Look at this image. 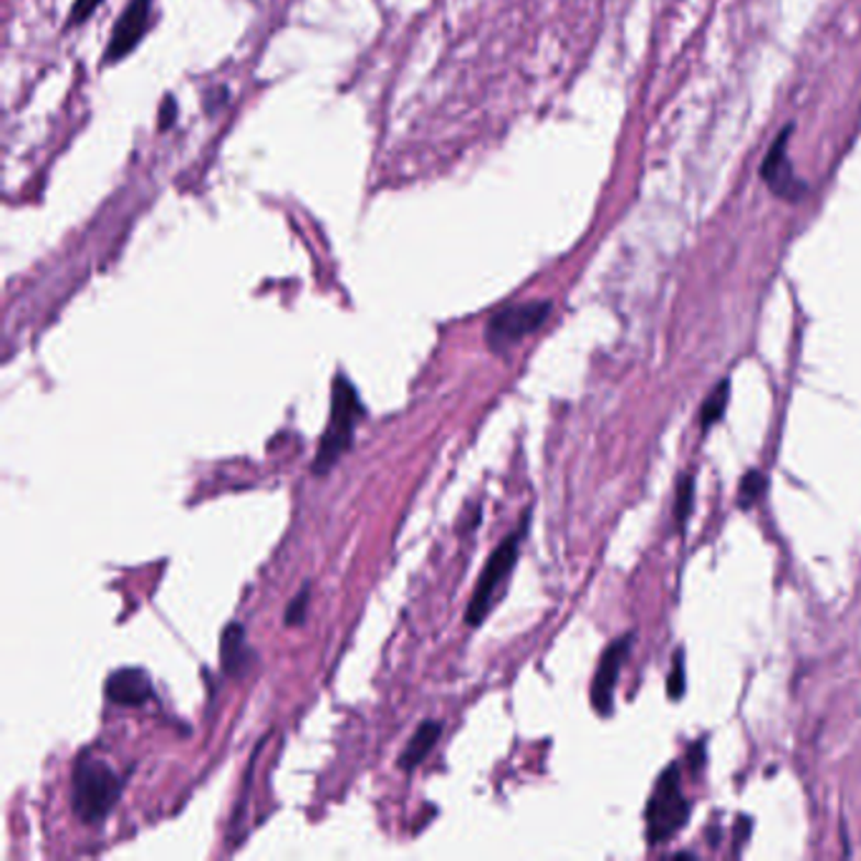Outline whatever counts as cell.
I'll return each mask as SVG.
<instances>
[{
    "label": "cell",
    "mask_w": 861,
    "mask_h": 861,
    "mask_svg": "<svg viewBox=\"0 0 861 861\" xmlns=\"http://www.w3.org/2000/svg\"><path fill=\"white\" fill-rule=\"evenodd\" d=\"M631 645H635V635H624L614 639L610 647L604 649L602 662H599L594 672V682H591V707L602 715L610 717L614 713V690L619 682V674L624 664L629 660Z\"/></svg>",
    "instance_id": "52a82bcc"
},
{
    "label": "cell",
    "mask_w": 861,
    "mask_h": 861,
    "mask_svg": "<svg viewBox=\"0 0 861 861\" xmlns=\"http://www.w3.org/2000/svg\"><path fill=\"white\" fill-rule=\"evenodd\" d=\"M687 664H685V649H678L672 657V670L667 674V697L674 700V703H680L682 697H685V687H687Z\"/></svg>",
    "instance_id": "5bb4252c"
},
{
    "label": "cell",
    "mask_w": 861,
    "mask_h": 861,
    "mask_svg": "<svg viewBox=\"0 0 861 861\" xmlns=\"http://www.w3.org/2000/svg\"><path fill=\"white\" fill-rule=\"evenodd\" d=\"M690 808V801L682 791L680 765L670 763L657 779L645 808L649 847H662L672 837H678V831L685 829Z\"/></svg>",
    "instance_id": "277c9868"
},
{
    "label": "cell",
    "mask_w": 861,
    "mask_h": 861,
    "mask_svg": "<svg viewBox=\"0 0 861 861\" xmlns=\"http://www.w3.org/2000/svg\"><path fill=\"white\" fill-rule=\"evenodd\" d=\"M124 783L104 758L81 753L71 773V808L81 824L94 826L114 812Z\"/></svg>",
    "instance_id": "6da1fadb"
},
{
    "label": "cell",
    "mask_w": 861,
    "mask_h": 861,
    "mask_svg": "<svg viewBox=\"0 0 861 861\" xmlns=\"http://www.w3.org/2000/svg\"><path fill=\"white\" fill-rule=\"evenodd\" d=\"M692 505H695V480H692V476H682L678 483V495H674V523L680 528H685Z\"/></svg>",
    "instance_id": "9a60e30c"
},
{
    "label": "cell",
    "mask_w": 861,
    "mask_h": 861,
    "mask_svg": "<svg viewBox=\"0 0 861 861\" xmlns=\"http://www.w3.org/2000/svg\"><path fill=\"white\" fill-rule=\"evenodd\" d=\"M152 13V0H132L126 5V11L116 21L112 38H109L107 62H120L126 54H132L134 46L139 44V38L147 33Z\"/></svg>",
    "instance_id": "ba28073f"
},
{
    "label": "cell",
    "mask_w": 861,
    "mask_h": 861,
    "mask_svg": "<svg viewBox=\"0 0 861 861\" xmlns=\"http://www.w3.org/2000/svg\"><path fill=\"white\" fill-rule=\"evenodd\" d=\"M728 404H730V379H723V382L705 396L703 407H700L697 422H700V427H703V433H707V429L717 425V422L725 417Z\"/></svg>",
    "instance_id": "7c38bea8"
},
{
    "label": "cell",
    "mask_w": 861,
    "mask_h": 861,
    "mask_svg": "<svg viewBox=\"0 0 861 861\" xmlns=\"http://www.w3.org/2000/svg\"><path fill=\"white\" fill-rule=\"evenodd\" d=\"M768 491V478L763 476L761 470H748L746 476L740 480V488H738V505L742 511L753 508V505L761 501Z\"/></svg>",
    "instance_id": "4fadbf2b"
},
{
    "label": "cell",
    "mask_w": 861,
    "mask_h": 861,
    "mask_svg": "<svg viewBox=\"0 0 861 861\" xmlns=\"http://www.w3.org/2000/svg\"><path fill=\"white\" fill-rule=\"evenodd\" d=\"M177 120V104L172 97H165L163 107H159V130H170Z\"/></svg>",
    "instance_id": "ac0fdd59"
},
{
    "label": "cell",
    "mask_w": 861,
    "mask_h": 861,
    "mask_svg": "<svg viewBox=\"0 0 861 861\" xmlns=\"http://www.w3.org/2000/svg\"><path fill=\"white\" fill-rule=\"evenodd\" d=\"M309 604H311V586H303L299 594L291 599V604L286 606V614H283V624L286 627H299L306 619V612H309Z\"/></svg>",
    "instance_id": "2e32d148"
},
{
    "label": "cell",
    "mask_w": 861,
    "mask_h": 861,
    "mask_svg": "<svg viewBox=\"0 0 861 861\" xmlns=\"http://www.w3.org/2000/svg\"><path fill=\"white\" fill-rule=\"evenodd\" d=\"M443 736V723L437 720H425L420 723V728L415 730V736L410 738L407 748L402 750L400 756V768L402 771H415L417 765L425 763V758L433 753V748L437 746V740Z\"/></svg>",
    "instance_id": "8fae6325"
},
{
    "label": "cell",
    "mask_w": 861,
    "mask_h": 861,
    "mask_svg": "<svg viewBox=\"0 0 861 861\" xmlns=\"http://www.w3.org/2000/svg\"><path fill=\"white\" fill-rule=\"evenodd\" d=\"M104 692L107 700H112L114 705L142 707L155 695V687H152V680L145 670H139V667H122V670L109 674Z\"/></svg>",
    "instance_id": "9c48e42d"
},
{
    "label": "cell",
    "mask_w": 861,
    "mask_h": 861,
    "mask_svg": "<svg viewBox=\"0 0 861 861\" xmlns=\"http://www.w3.org/2000/svg\"><path fill=\"white\" fill-rule=\"evenodd\" d=\"M554 303L551 301H526L513 303L495 311L485 326V342L493 351H505L513 344H518L526 336L536 334L541 328L548 316H551Z\"/></svg>",
    "instance_id": "5b68a950"
},
{
    "label": "cell",
    "mask_w": 861,
    "mask_h": 861,
    "mask_svg": "<svg viewBox=\"0 0 861 861\" xmlns=\"http://www.w3.org/2000/svg\"><path fill=\"white\" fill-rule=\"evenodd\" d=\"M253 652L246 641V627L238 622H231L221 635V667L227 678H238L248 670Z\"/></svg>",
    "instance_id": "30bf717a"
},
{
    "label": "cell",
    "mask_w": 861,
    "mask_h": 861,
    "mask_svg": "<svg viewBox=\"0 0 861 861\" xmlns=\"http://www.w3.org/2000/svg\"><path fill=\"white\" fill-rule=\"evenodd\" d=\"M528 526H530V513H526L521 521V526L508 534L501 541V546L495 548L491 554V559H488L485 569L480 571V579H478V586L472 591V599L466 610V622L470 627H480L488 619V614L497 602V596H501V591L508 584L513 569H516L518 563V554H521V544L523 538L528 534Z\"/></svg>",
    "instance_id": "3957f363"
},
{
    "label": "cell",
    "mask_w": 861,
    "mask_h": 861,
    "mask_svg": "<svg viewBox=\"0 0 861 861\" xmlns=\"http://www.w3.org/2000/svg\"><path fill=\"white\" fill-rule=\"evenodd\" d=\"M791 134H793V124H786L779 137L773 139L771 149H768V155L763 157L761 180L768 185V190H771L773 195H779L781 200H789V202H798L806 198L808 188L791 165V157H789Z\"/></svg>",
    "instance_id": "8992f818"
},
{
    "label": "cell",
    "mask_w": 861,
    "mask_h": 861,
    "mask_svg": "<svg viewBox=\"0 0 861 861\" xmlns=\"http://www.w3.org/2000/svg\"><path fill=\"white\" fill-rule=\"evenodd\" d=\"M365 415L367 410L357 390H354L349 377L339 371L332 387V417H328V425L321 435L314 466H311L314 476H326L342 460V455L351 447L354 433H357V425Z\"/></svg>",
    "instance_id": "7a4b0ae2"
},
{
    "label": "cell",
    "mask_w": 861,
    "mask_h": 861,
    "mask_svg": "<svg viewBox=\"0 0 861 861\" xmlns=\"http://www.w3.org/2000/svg\"><path fill=\"white\" fill-rule=\"evenodd\" d=\"M99 5H101V0H76L71 13H69V29H74V25H79L83 21H89Z\"/></svg>",
    "instance_id": "e0dca14e"
},
{
    "label": "cell",
    "mask_w": 861,
    "mask_h": 861,
    "mask_svg": "<svg viewBox=\"0 0 861 861\" xmlns=\"http://www.w3.org/2000/svg\"><path fill=\"white\" fill-rule=\"evenodd\" d=\"M750 831H753V824H750V818H740L738 826H736V847L740 843H746V839L750 837Z\"/></svg>",
    "instance_id": "d6986e66"
}]
</instances>
